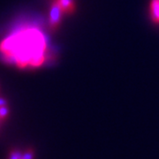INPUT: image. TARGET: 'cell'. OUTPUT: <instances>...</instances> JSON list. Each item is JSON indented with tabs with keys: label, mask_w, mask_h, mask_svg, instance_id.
Here are the masks:
<instances>
[{
	"label": "cell",
	"mask_w": 159,
	"mask_h": 159,
	"mask_svg": "<svg viewBox=\"0 0 159 159\" xmlns=\"http://www.w3.org/2000/svg\"><path fill=\"white\" fill-rule=\"evenodd\" d=\"M0 51L20 68L37 67L45 61L46 41L39 29H20L1 43Z\"/></svg>",
	"instance_id": "1"
},
{
	"label": "cell",
	"mask_w": 159,
	"mask_h": 159,
	"mask_svg": "<svg viewBox=\"0 0 159 159\" xmlns=\"http://www.w3.org/2000/svg\"><path fill=\"white\" fill-rule=\"evenodd\" d=\"M7 104H8V102H7V100H6V98L0 97V107L6 106V105H7Z\"/></svg>",
	"instance_id": "8"
},
{
	"label": "cell",
	"mask_w": 159,
	"mask_h": 159,
	"mask_svg": "<svg viewBox=\"0 0 159 159\" xmlns=\"http://www.w3.org/2000/svg\"><path fill=\"white\" fill-rule=\"evenodd\" d=\"M149 16L154 23L159 24V0H151L150 1Z\"/></svg>",
	"instance_id": "3"
},
{
	"label": "cell",
	"mask_w": 159,
	"mask_h": 159,
	"mask_svg": "<svg viewBox=\"0 0 159 159\" xmlns=\"http://www.w3.org/2000/svg\"><path fill=\"white\" fill-rule=\"evenodd\" d=\"M56 1L59 5L60 8L62 9L64 14H70L75 9L74 0H56Z\"/></svg>",
	"instance_id": "4"
},
{
	"label": "cell",
	"mask_w": 159,
	"mask_h": 159,
	"mask_svg": "<svg viewBox=\"0 0 159 159\" xmlns=\"http://www.w3.org/2000/svg\"><path fill=\"white\" fill-rule=\"evenodd\" d=\"M0 123H1V121H0Z\"/></svg>",
	"instance_id": "9"
},
{
	"label": "cell",
	"mask_w": 159,
	"mask_h": 159,
	"mask_svg": "<svg viewBox=\"0 0 159 159\" xmlns=\"http://www.w3.org/2000/svg\"><path fill=\"white\" fill-rule=\"evenodd\" d=\"M10 113V109L9 107L6 105V106H3V107H0V121L3 122L5 121Z\"/></svg>",
	"instance_id": "5"
},
{
	"label": "cell",
	"mask_w": 159,
	"mask_h": 159,
	"mask_svg": "<svg viewBox=\"0 0 159 159\" xmlns=\"http://www.w3.org/2000/svg\"><path fill=\"white\" fill-rule=\"evenodd\" d=\"M34 150L33 148H28L26 149L22 154L21 159H34Z\"/></svg>",
	"instance_id": "7"
},
{
	"label": "cell",
	"mask_w": 159,
	"mask_h": 159,
	"mask_svg": "<svg viewBox=\"0 0 159 159\" xmlns=\"http://www.w3.org/2000/svg\"><path fill=\"white\" fill-rule=\"evenodd\" d=\"M64 12L62 9L60 8L59 5L57 4L56 0L53 1L51 4L50 12H49V26L51 30H56L60 25L61 20H62Z\"/></svg>",
	"instance_id": "2"
},
{
	"label": "cell",
	"mask_w": 159,
	"mask_h": 159,
	"mask_svg": "<svg viewBox=\"0 0 159 159\" xmlns=\"http://www.w3.org/2000/svg\"><path fill=\"white\" fill-rule=\"evenodd\" d=\"M22 154L23 152H21L19 149H16V148L11 149L9 153L8 159H21L22 158Z\"/></svg>",
	"instance_id": "6"
}]
</instances>
